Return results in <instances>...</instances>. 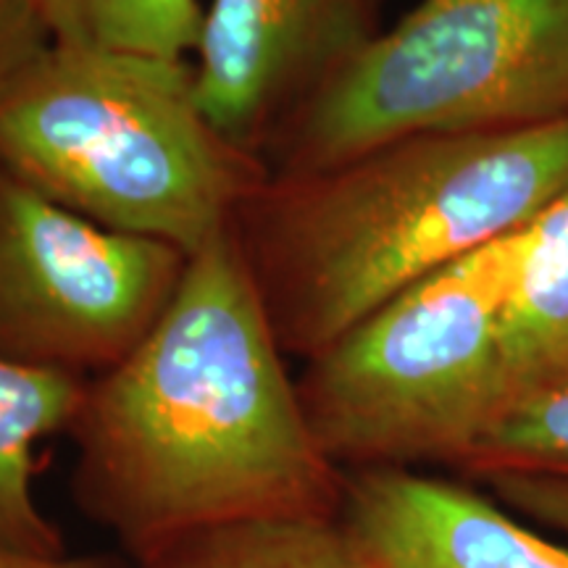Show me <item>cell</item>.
<instances>
[{
	"label": "cell",
	"instance_id": "obj_10",
	"mask_svg": "<svg viewBox=\"0 0 568 568\" xmlns=\"http://www.w3.org/2000/svg\"><path fill=\"white\" fill-rule=\"evenodd\" d=\"M88 379L0 361V550L69 556L61 529L42 514L34 466L42 439L69 435Z\"/></svg>",
	"mask_w": 568,
	"mask_h": 568
},
{
	"label": "cell",
	"instance_id": "obj_5",
	"mask_svg": "<svg viewBox=\"0 0 568 568\" xmlns=\"http://www.w3.org/2000/svg\"><path fill=\"white\" fill-rule=\"evenodd\" d=\"M568 122V0H422L266 148L274 176L432 132Z\"/></svg>",
	"mask_w": 568,
	"mask_h": 568
},
{
	"label": "cell",
	"instance_id": "obj_15",
	"mask_svg": "<svg viewBox=\"0 0 568 568\" xmlns=\"http://www.w3.org/2000/svg\"><path fill=\"white\" fill-rule=\"evenodd\" d=\"M51 45L32 0H0V98Z\"/></svg>",
	"mask_w": 568,
	"mask_h": 568
},
{
	"label": "cell",
	"instance_id": "obj_7",
	"mask_svg": "<svg viewBox=\"0 0 568 568\" xmlns=\"http://www.w3.org/2000/svg\"><path fill=\"white\" fill-rule=\"evenodd\" d=\"M385 0H213L195 88L234 145L266 148L385 32Z\"/></svg>",
	"mask_w": 568,
	"mask_h": 568
},
{
	"label": "cell",
	"instance_id": "obj_14",
	"mask_svg": "<svg viewBox=\"0 0 568 568\" xmlns=\"http://www.w3.org/2000/svg\"><path fill=\"white\" fill-rule=\"evenodd\" d=\"M508 510L568 537V477L497 471L481 477Z\"/></svg>",
	"mask_w": 568,
	"mask_h": 568
},
{
	"label": "cell",
	"instance_id": "obj_1",
	"mask_svg": "<svg viewBox=\"0 0 568 568\" xmlns=\"http://www.w3.org/2000/svg\"><path fill=\"white\" fill-rule=\"evenodd\" d=\"M284 358L232 226L190 255L148 337L88 379L74 506L130 558L240 518L337 516L343 468Z\"/></svg>",
	"mask_w": 568,
	"mask_h": 568
},
{
	"label": "cell",
	"instance_id": "obj_8",
	"mask_svg": "<svg viewBox=\"0 0 568 568\" xmlns=\"http://www.w3.org/2000/svg\"><path fill=\"white\" fill-rule=\"evenodd\" d=\"M337 521L368 568H568L514 510L416 468L343 471Z\"/></svg>",
	"mask_w": 568,
	"mask_h": 568
},
{
	"label": "cell",
	"instance_id": "obj_12",
	"mask_svg": "<svg viewBox=\"0 0 568 568\" xmlns=\"http://www.w3.org/2000/svg\"><path fill=\"white\" fill-rule=\"evenodd\" d=\"M55 45L187 59L201 40L197 0H32Z\"/></svg>",
	"mask_w": 568,
	"mask_h": 568
},
{
	"label": "cell",
	"instance_id": "obj_4",
	"mask_svg": "<svg viewBox=\"0 0 568 568\" xmlns=\"http://www.w3.org/2000/svg\"><path fill=\"white\" fill-rule=\"evenodd\" d=\"M521 232L410 284L305 361L297 393L337 468L468 464L508 406L500 314Z\"/></svg>",
	"mask_w": 568,
	"mask_h": 568
},
{
	"label": "cell",
	"instance_id": "obj_6",
	"mask_svg": "<svg viewBox=\"0 0 568 568\" xmlns=\"http://www.w3.org/2000/svg\"><path fill=\"white\" fill-rule=\"evenodd\" d=\"M187 261L88 222L0 166V361L84 379L109 372L159 324Z\"/></svg>",
	"mask_w": 568,
	"mask_h": 568
},
{
	"label": "cell",
	"instance_id": "obj_9",
	"mask_svg": "<svg viewBox=\"0 0 568 568\" xmlns=\"http://www.w3.org/2000/svg\"><path fill=\"white\" fill-rule=\"evenodd\" d=\"M500 358L506 414L568 382V195L524 226L500 314Z\"/></svg>",
	"mask_w": 568,
	"mask_h": 568
},
{
	"label": "cell",
	"instance_id": "obj_3",
	"mask_svg": "<svg viewBox=\"0 0 568 568\" xmlns=\"http://www.w3.org/2000/svg\"><path fill=\"white\" fill-rule=\"evenodd\" d=\"M0 166L111 232L195 255L272 172L203 111L190 59L53 45L0 98Z\"/></svg>",
	"mask_w": 568,
	"mask_h": 568
},
{
	"label": "cell",
	"instance_id": "obj_2",
	"mask_svg": "<svg viewBox=\"0 0 568 568\" xmlns=\"http://www.w3.org/2000/svg\"><path fill=\"white\" fill-rule=\"evenodd\" d=\"M568 195V122L432 132L268 176L234 237L287 358L311 361L389 297Z\"/></svg>",
	"mask_w": 568,
	"mask_h": 568
},
{
	"label": "cell",
	"instance_id": "obj_16",
	"mask_svg": "<svg viewBox=\"0 0 568 568\" xmlns=\"http://www.w3.org/2000/svg\"><path fill=\"white\" fill-rule=\"evenodd\" d=\"M126 564L113 556H63V558H32L19 552L0 550V568H124Z\"/></svg>",
	"mask_w": 568,
	"mask_h": 568
},
{
	"label": "cell",
	"instance_id": "obj_13",
	"mask_svg": "<svg viewBox=\"0 0 568 568\" xmlns=\"http://www.w3.org/2000/svg\"><path fill=\"white\" fill-rule=\"evenodd\" d=\"M464 471L568 477V382L516 403L481 439Z\"/></svg>",
	"mask_w": 568,
	"mask_h": 568
},
{
	"label": "cell",
	"instance_id": "obj_11",
	"mask_svg": "<svg viewBox=\"0 0 568 568\" xmlns=\"http://www.w3.org/2000/svg\"><path fill=\"white\" fill-rule=\"evenodd\" d=\"M124 568H368L337 516L240 518L169 539Z\"/></svg>",
	"mask_w": 568,
	"mask_h": 568
}]
</instances>
